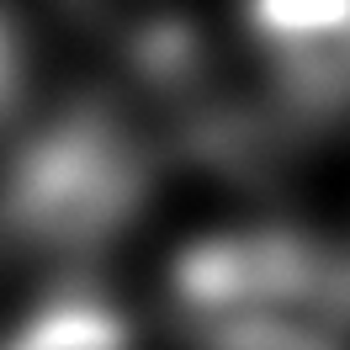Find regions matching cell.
<instances>
[{
	"label": "cell",
	"mask_w": 350,
	"mask_h": 350,
	"mask_svg": "<svg viewBox=\"0 0 350 350\" xmlns=\"http://www.w3.org/2000/svg\"><path fill=\"white\" fill-rule=\"evenodd\" d=\"M255 32L308 101H350V0H255Z\"/></svg>",
	"instance_id": "1"
}]
</instances>
